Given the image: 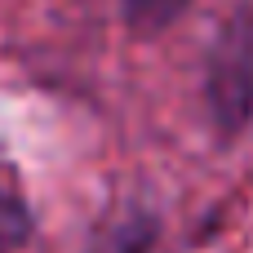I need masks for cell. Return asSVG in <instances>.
Listing matches in <instances>:
<instances>
[{"label":"cell","mask_w":253,"mask_h":253,"mask_svg":"<svg viewBox=\"0 0 253 253\" xmlns=\"http://www.w3.org/2000/svg\"><path fill=\"white\" fill-rule=\"evenodd\" d=\"M205 107L222 138L253 125V9H236L205 62Z\"/></svg>","instance_id":"6da1fadb"},{"label":"cell","mask_w":253,"mask_h":253,"mask_svg":"<svg viewBox=\"0 0 253 253\" xmlns=\"http://www.w3.org/2000/svg\"><path fill=\"white\" fill-rule=\"evenodd\" d=\"M125 9V22L138 31V36H156L165 31L173 18H182L191 9V0H120Z\"/></svg>","instance_id":"3957f363"},{"label":"cell","mask_w":253,"mask_h":253,"mask_svg":"<svg viewBox=\"0 0 253 253\" xmlns=\"http://www.w3.org/2000/svg\"><path fill=\"white\" fill-rule=\"evenodd\" d=\"M31 236V213H27V200L13 182L9 169H0V253L22 249V240Z\"/></svg>","instance_id":"7a4b0ae2"}]
</instances>
